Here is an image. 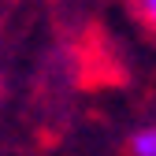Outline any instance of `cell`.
I'll list each match as a JSON object with an SVG mask.
<instances>
[{
  "instance_id": "6da1fadb",
  "label": "cell",
  "mask_w": 156,
  "mask_h": 156,
  "mask_svg": "<svg viewBox=\"0 0 156 156\" xmlns=\"http://www.w3.org/2000/svg\"><path fill=\"white\" fill-rule=\"evenodd\" d=\"M126 152L130 156H156V123H145L134 130L126 138Z\"/></svg>"
},
{
  "instance_id": "7a4b0ae2",
  "label": "cell",
  "mask_w": 156,
  "mask_h": 156,
  "mask_svg": "<svg viewBox=\"0 0 156 156\" xmlns=\"http://www.w3.org/2000/svg\"><path fill=\"white\" fill-rule=\"evenodd\" d=\"M138 11H141V19L156 30V0H138Z\"/></svg>"
}]
</instances>
